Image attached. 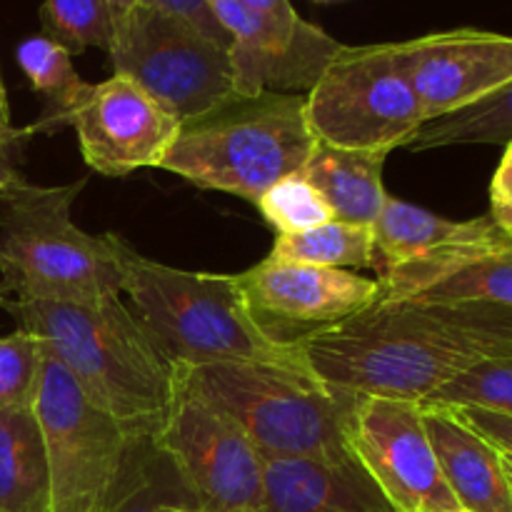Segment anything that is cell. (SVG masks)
Segmentation results:
<instances>
[{"instance_id": "30", "label": "cell", "mask_w": 512, "mask_h": 512, "mask_svg": "<svg viewBox=\"0 0 512 512\" xmlns=\"http://www.w3.org/2000/svg\"><path fill=\"white\" fill-rule=\"evenodd\" d=\"M33 138V130L28 128H10L0 133V203L20 198L35 188L23 173L18 163L23 155V145Z\"/></svg>"}, {"instance_id": "13", "label": "cell", "mask_w": 512, "mask_h": 512, "mask_svg": "<svg viewBox=\"0 0 512 512\" xmlns=\"http://www.w3.org/2000/svg\"><path fill=\"white\" fill-rule=\"evenodd\" d=\"M70 125L90 170L125 178L140 168H160L183 123L138 83L113 73L103 83H88Z\"/></svg>"}, {"instance_id": "12", "label": "cell", "mask_w": 512, "mask_h": 512, "mask_svg": "<svg viewBox=\"0 0 512 512\" xmlns=\"http://www.w3.org/2000/svg\"><path fill=\"white\" fill-rule=\"evenodd\" d=\"M345 435L350 453L395 512H463L435 458L423 403L355 398Z\"/></svg>"}, {"instance_id": "4", "label": "cell", "mask_w": 512, "mask_h": 512, "mask_svg": "<svg viewBox=\"0 0 512 512\" xmlns=\"http://www.w3.org/2000/svg\"><path fill=\"white\" fill-rule=\"evenodd\" d=\"M305 120V95H235L200 118L180 125L160 168L195 188L223 190L258 203L285 175L303 170L315 148Z\"/></svg>"}, {"instance_id": "16", "label": "cell", "mask_w": 512, "mask_h": 512, "mask_svg": "<svg viewBox=\"0 0 512 512\" xmlns=\"http://www.w3.org/2000/svg\"><path fill=\"white\" fill-rule=\"evenodd\" d=\"M260 512H395L355 455L265 458Z\"/></svg>"}, {"instance_id": "17", "label": "cell", "mask_w": 512, "mask_h": 512, "mask_svg": "<svg viewBox=\"0 0 512 512\" xmlns=\"http://www.w3.org/2000/svg\"><path fill=\"white\" fill-rule=\"evenodd\" d=\"M428 438L443 478L463 512H512V485L503 455L450 408L423 405Z\"/></svg>"}, {"instance_id": "23", "label": "cell", "mask_w": 512, "mask_h": 512, "mask_svg": "<svg viewBox=\"0 0 512 512\" xmlns=\"http://www.w3.org/2000/svg\"><path fill=\"white\" fill-rule=\"evenodd\" d=\"M512 140V83L490 98L430 120L408 143L410 150L445 148V145H508Z\"/></svg>"}, {"instance_id": "36", "label": "cell", "mask_w": 512, "mask_h": 512, "mask_svg": "<svg viewBox=\"0 0 512 512\" xmlns=\"http://www.w3.org/2000/svg\"><path fill=\"white\" fill-rule=\"evenodd\" d=\"M155 512H200V510L193 508V505H160Z\"/></svg>"}, {"instance_id": "20", "label": "cell", "mask_w": 512, "mask_h": 512, "mask_svg": "<svg viewBox=\"0 0 512 512\" xmlns=\"http://www.w3.org/2000/svg\"><path fill=\"white\" fill-rule=\"evenodd\" d=\"M475 220H448L420 205L405 203V200L385 198L383 210L375 218L373 243L375 258H378V278L410 263L415 258L433 253L453 240L463 238L475 228Z\"/></svg>"}, {"instance_id": "42", "label": "cell", "mask_w": 512, "mask_h": 512, "mask_svg": "<svg viewBox=\"0 0 512 512\" xmlns=\"http://www.w3.org/2000/svg\"><path fill=\"white\" fill-rule=\"evenodd\" d=\"M510 485H512V483H510Z\"/></svg>"}, {"instance_id": "22", "label": "cell", "mask_w": 512, "mask_h": 512, "mask_svg": "<svg viewBox=\"0 0 512 512\" xmlns=\"http://www.w3.org/2000/svg\"><path fill=\"white\" fill-rule=\"evenodd\" d=\"M268 258L338 270L378 268L373 228L343 220H330L303 233L278 235Z\"/></svg>"}, {"instance_id": "25", "label": "cell", "mask_w": 512, "mask_h": 512, "mask_svg": "<svg viewBox=\"0 0 512 512\" xmlns=\"http://www.w3.org/2000/svg\"><path fill=\"white\" fill-rule=\"evenodd\" d=\"M40 23L45 38L63 45L70 55L88 48H100L108 53L115 38V15L108 0H43Z\"/></svg>"}, {"instance_id": "34", "label": "cell", "mask_w": 512, "mask_h": 512, "mask_svg": "<svg viewBox=\"0 0 512 512\" xmlns=\"http://www.w3.org/2000/svg\"><path fill=\"white\" fill-rule=\"evenodd\" d=\"M13 125H10V108H8V95H5V85H3V78H0V133H5V130H10Z\"/></svg>"}, {"instance_id": "38", "label": "cell", "mask_w": 512, "mask_h": 512, "mask_svg": "<svg viewBox=\"0 0 512 512\" xmlns=\"http://www.w3.org/2000/svg\"><path fill=\"white\" fill-rule=\"evenodd\" d=\"M503 468H505V475H508V480L512 483V455H503Z\"/></svg>"}, {"instance_id": "1", "label": "cell", "mask_w": 512, "mask_h": 512, "mask_svg": "<svg viewBox=\"0 0 512 512\" xmlns=\"http://www.w3.org/2000/svg\"><path fill=\"white\" fill-rule=\"evenodd\" d=\"M310 375L355 398L425 403L488 358H512V310L465 303H375L290 338Z\"/></svg>"}, {"instance_id": "35", "label": "cell", "mask_w": 512, "mask_h": 512, "mask_svg": "<svg viewBox=\"0 0 512 512\" xmlns=\"http://www.w3.org/2000/svg\"><path fill=\"white\" fill-rule=\"evenodd\" d=\"M108 3L113 5L115 15H118V18H120V15H125V13H128V10H133L135 5L140 3V0H108Z\"/></svg>"}, {"instance_id": "3", "label": "cell", "mask_w": 512, "mask_h": 512, "mask_svg": "<svg viewBox=\"0 0 512 512\" xmlns=\"http://www.w3.org/2000/svg\"><path fill=\"white\" fill-rule=\"evenodd\" d=\"M125 295L170 363H270L305 370L293 340L258 320L235 275L190 273L120 240Z\"/></svg>"}, {"instance_id": "7", "label": "cell", "mask_w": 512, "mask_h": 512, "mask_svg": "<svg viewBox=\"0 0 512 512\" xmlns=\"http://www.w3.org/2000/svg\"><path fill=\"white\" fill-rule=\"evenodd\" d=\"M33 413L48 460L50 512H108L128 483L143 438L90 403L48 353Z\"/></svg>"}, {"instance_id": "6", "label": "cell", "mask_w": 512, "mask_h": 512, "mask_svg": "<svg viewBox=\"0 0 512 512\" xmlns=\"http://www.w3.org/2000/svg\"><path fill=\"white\" fill-rule=\"evenodd\" d=\"M188 388L228 413L265 458H350L345 423L355 395L305 370L270 363L178 365Z\"/></svg>"}, {"instance_id": "28", "label": "cell", "mask_w": 512, "mask_h": 512, "mask_svg": "<svg viewBox=\"0 0 512 512\" xmlns=\"http://www.w3.org/2000/svg\"><path fill=\"white\" fill-rule=\"evenodd\" d=\"M255 205H258L265 223L278 230V235L303 233L315 225L335 220L333 210L328 208L323 195L310 185V180L303 173L285 175L273 188L265 190L263 198Z\"/></svg>"}, {"instance_id": "24", "label": "cell", "mask_w": 512, "mask_h": 512, "mask_svg": "<svg viewBox=\"0 0 512 512\" xmlns=\"http://www.w3.org/2000/svg\"><path fill=\"white\" fill-rule=\"evenodd\" d=\"M413 303H483L512 310V245L463 265L448 278L415 295Z\"/></svg>"}, {"instance_id": "21", "label": "cell", "mask_w": 512, "mask_h": 512, "mask_svg": "<svg viewBox=\"0 0 512 512\" xmlns=\"http://www.w3.org/2000/svg\"><path fill=\"white\" fill-rule=\"evenodd\" d=\"M15 58H18L30 88L45 98L43 115L38 123L30 125L33 135L55 133V130L70 125V115H73L80 95L88 88V83L75 70L73 55L55 40L35 35L18 45Z\"/></svg>"}, {"instance_id": "5", "label": "cell", "mask_w": 512, "mask_h": 512, "mask_svg": "<svg viewBox=\"0 0 512 512\" xmlns=\"http://www.w3.org/2000/svg\"><path fill=\"white\" fill-rule=\"evenodd\" d=\"M83 185H35L0 203V275L13 300L95 303L123 295V238L90 235L73 220Z\"/></svg>"}, {"instance_id": "15", "label": "cell", "mask_w": 512, "mask_h": 512, "mask_svg": "<svg viewBox=\"0 0 512 512\" xmlns=\"http://www.w3.org/2000/svg\"><path fill=\"white\" fill-rule=\"evenodd\" d=\"M235 280L258 320L275 318L278 323L308 325L310 330L353 318L380 298L378 278L273 258L235 275Z\"/></svg>"}, {"instance_id": "37", "label": "cell", "mask_w": 512, "mask_h": 512, "mask_svg": "<svg viewBox=\"0 0 512 512\" xmlns=\"http://www.w3.org/2000/svg\"><path fill=\"white\" fill-rule=\"evenodd\" d=\"M8 300H13V293H10L8 285H5L3 280H0V308H3V305L8 303Z\"/></svg>"}, {"instance_id": "40", "label": "cell", "mask_w": 512, "mask_h": 512, "mask_svg": "<svg viewBox=\"0 0 512 512\" xmlns=\"http://www.w3.org/2000/svg\"><path fill=\"white\" fill-rule=\"evenodd\" d=\"M210 3H213V0H210Z\"/></svg>"}, {"instance_id": "11", "label": "cell", "mask_w": 512, "mask_h": 512, "mask_svg": "<svg viewBox=\"0 0 512 512\" xmlns=\"http://www.w3.org/2000/svg\"><path fill=\"white\" fill-rule=\"evenodd\" d=\"M230 35L235 93L243 98L273 90H310L343 43L300 18L290 0H213Z\"/></svg>"}, {"instance_id": "29", "label": "cell", "mask_w": 512, "mask_h": 512, "mask_svg": "<svg viewBox=\"0 0 512 512\" xmlns=\"http://www.w3.org/2000/svg\"><path fill=\"white\" fill-rule=\"evenodd\" d=\"M45 350L28 330L0 338V410L33 408Z\"/></svg>"}, {"instance_id": "31", "label": "cell", "mask_w": 512, "mask_h": 512, "mask_svg": "<svg viewBox=\"0 0 512 512\" xmlns=\"http://www.w3.org/2000/svg\"><path fill=\"white\" fill-rule=\"evenodd\" d=\"M140 3L153 5V8L165 10V13L185 20V23L193 25L195 30H200V33L208 35L210 40H215V43H220L223 48L230 50V35L228 30L220 25L210 0H140Z\"/></svg>"}, {"instance_id": "27", "label": "cell", "mask_w": 512, "mask_h": 512, "mask_svg": "<svg viewBox=\"0 0 512 512\" xmlns=\"http://www.w3.org/2000/svg\"><path fill=\"white\" fill-rule=\"evenodd\" d=\"M423 405L440 408H483L512 418V358H488L460 373Z\"/></svg>"}, {"instance_id": "32", "label": "cell", "mask_w": 512, "mask_h": 512, "mask_svg": "<svg viewBox=\"0 0 512 512\" xmlns=\"http://www.w3.org/2000/svg\"><path fill=\"white\" fill-rule=\"evenodd\" d=\"M468 428L488 440L498 453L512 455V418L483 408H450Z\"/></svg>"}, {"instance_id": "33", "label": "cell", "mask_w": 512, "mask_h": 512, "mask_svg": "<svg viewBox=\"0 0 512 512\" xmlns=\"http://www.w3.org/2000/svg\"><path fill=\"white\" fill-rule=\"evenodd\" d=\"M490 218L500 228L512 230V158L500 160L490 183Z\"/></svg>"}, {"instance_id": "39", "label": "cell", "mask_w": 512, "mask_h": 512, "mask_svg": "<svg viewBox=\"0 0 512 512\" xmlns=\"http://www.w3.org/2000/svg\"><path fill=\"white\" fill-rule=\"evenodd\" d=\"M503 158H512V140H510L508 145H505V155H503Z\"/></svg>"}, {"instance_id": "41", "label": "cell", "mask_w": 512, "mask_h": 512, "mask_svg": "<svg viewBox=\"0 0 512 512\" xmlns=\"http://www.w3.org/2000/svg\"><path fill=\"white\" fill-rule=\"evenodd\" d=\"M323 3H325V0H323Z\"/></svg>"}, {"instance_id": "2", "label": "cell", "mask_w": 512, "mask_h": 512, "mask_svg": "<svg viewBox=\"0 0 512 512\" xmlns=\"http://www.w3.org/2000/svg\"><path fill=\"white\" fill-rule=\"evenodd\" d=\"M20 330L40 340L85 398L135 438H155L175 393V365L123 300L3 305Z\"/></svg>"}, {"instance_id": "18", "label": "cell", "mask_w": 512, "mask_h": 512, "mask_svg": "<svg viewBox=\"0 0 512 512\" xmlns=\"http://www.w3.org/2000/svg\"><path fill=\"white\" fill-rule=\"evenodd\" d=\"M385 158L388 153L333 148L318 140L300 173L323 195L335 220L373 225L388 198L383 188Z\"/></svg>"}, {"instance_id": "26", "label": "cell", "mask_w": 512, "mask_h": 512, "mask_svg": "<svg viewBox=\"0 0 512 512\" xmlns=\"http://www.w3.org/2000/svg\"><path fill=\"white\" fill-rule=\"evenodd\" d=\"M160 505H193L173 465L153 445V438H143L135 450L128 483L108 512H155Z\"/></svg>"}, {"instance_id": "9", "label": "cell", "mask_w": 512, "mask_h": 512, "mask_svg": "<svg viewBox=\"0 0 512 512\" xmlns=\"http://www.w3.org/2000/svg\"><path fill=\"white\" fill-rule=\"evenodd\" d=\"M108 55L113 73L138 83L180 123L238 95L228 48L153 5L120 15Z\"/></svg>"}, {"instance_id": "19", "label": "cell", "mask_w": 512, "mask_h": 512, "mask_svg": "<svg viewBox=\"0 0 512 512\" xmlns=\"http://www.w3.org/2000/svg\"><path fill=\"white\" fill-rule=\"evenodd\" d=\"M0 512H50L48 460L33 408L0 410Z\"/></svg>"}, {"instance_id": "14", "label": "cell", "mask_w": 512, "mask_h": 512, "mask_svg": "<svg viewBox=\"0 0 512 512\" xmlns=\"http://www.w3.org/2000/svg\"><path fill=\"white\" fill-rule=\"evenodd\" d=\"M425 123L490 98L512 83V35L455 28L398 43Z\"/></svg>"}, {"instance_id": "8", "label": "cell", "mask_w": 512, "mask_h": 512, "mask_svg": "<svg viewBox=\"0 0 512 512\" xmlns=\"http://www.w3.org/2000/svg\"><path fill=\"white\" fill-rule=\"evenodd\" d=\"M315 140L333 148L393 153L425 125L398 43L343 45L305 93Z\"/></svg>"}, {"instance_id": "10", "label": "cell", "mask_w": 512, "mask_h": 512, "mask_svg": "<svg viewBox=\"0 0 512 512\" xmlns=\"http://www.w3.org/2000/svg\"><path fill=\"white\" fill-rule=\"evenodd\" d=\"M153 445L200 512H260L263 455L228 413L175 373V393Z\"/></svg>"}]
</instances>
